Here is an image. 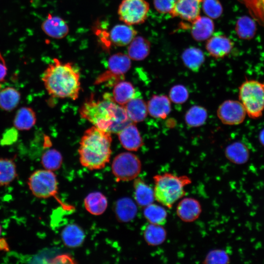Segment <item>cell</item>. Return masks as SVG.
Wrapping results in <instances>:
<instances>
[{"instance_id": "37", "label": "cell", "mask_w": 264, "mask_h": 264, "mask_svg": "<svg viewBox=\"0 0 264 264\" xmlns=\"http://www.w3.org/2000/svg\"><path fill=\"white\" fill-rule=\"evenodd\" d=\"M188 97V91L182 85H175L169 91V98L175 104H183L187 100Z\"/></svg>"}, {"instance_id": "24", "label": "cell", "mask_w": 264, "mask_h": 264, "mask_svg": "<svg viewBox=\"0 0 264 264\" xmlns=\"http://www.w3.org/2000/svg\"><path fill=\"white\" fill-rule=\"evenodd\" d=\"M84 204L88 213L98 216L102 214L106 211L108 206V200L102 193L93 192L86 197Z\"/></svg>"}, {"instance_id": "1", "label": "cell", "mask_w": 264, "mask_h": 264, "mask_svg": "<svg viewBox=\"0 0 264 264\" xmlns=\"http://www.w3.org/2000/svg\"><path fill=\"white\" fill-rule=\"evenodd\" d=\"M81 117L93 126L111 133H118L129 119L124 107L116 104L111 94L106 93L101 99L93 95L86 100L79 110Z\"/></svg>"}, {"instance_id": "7", "label": "cell", "mask_w": 264, "mask_h": 264, "mask_svg": "<svg viewBox=\"0 0 264 264\" xmlns=\"http://www.w3.org/2000/svg\"><path fill=\"white\" fill-rule=\"evenodd\" d=\"M112 173L117 181L134 180L141 171V162L137 156L131 152L119 154L111 164Z\"/></svg>"}, {"instance_id": "41", "label": "cell", "mask_w": 264, "mask_h": 264, "mask_svg": "<svg viewBox=\"0 0 264 264\" xmlns=\"http://www.w3.org/2000/svg\"><path fill=\"white\" fill-rule=\"evenodd\" d=\"M7 71V69L5 61L0 53V89L1 87V83L5 80Z\"/></svg>"}, {"instance_id": "38", "label": "cell", "mask_w": 264, "mask_h": 264, "mask_svg": "<svg viewBox=\"0 0 264 264\" xmlns=\"http://www.w3.org/2000/svg\"><path fill=\"white\" fill-rule=\"evenodd\" d=\"M230 258L227 252L220 249H213L207 254L204 262V264H228Z\"/></svg>"}, {"instance_id": "5", "label": "cell", "mask_w": 264, "mask_h": 264, "mask_svg": "<svg viewBox=\"0 0 264 264\" xmlns=\"http://www.w3.org/2000/svg\"><path fill=\"white\" fill-rule=\"evenodd\" d=\"M239 98L249 117L259 118L264 110V82L245 81L239 87Z\"/></svg>"}, {"instance_id": "12", "label": "cell", "mask_w": 264, "mask_h": 264, "mask_svg": "<svg viewBox=\"0 0 264 264\" xmlns=\"http://www.w3.org/2000/svg\"><path fill=\"white\" fill-rule=\"evenodd\" d=\"M233 47V43L224 35L217 34L207 40L205 48L208 53L216 59L223 58L228 55Z\"/></svg>"}, {"instance_id": "21", "label": "cell", "mask_w": 264, "mask_h": 264, "mask_svg": "<svg viewBox=\"0 0 264 264\" xmlns=\"http://www.w3.org/2000/svg\"><path fill=\"white\" fill-rule=\"evenodd\" d=\"M124 108L129 119L134 123L143 121L148 113L146 103L136 97L129 101Z\"/></svg>"}, {"instance_id": "10", "label": "cell", "mask_w": 264, "mask_h": 264, "mask_svg": "<svg viewBox=\"0 0 264 264\" xmlns=\"http://www.w3.org/2000/svg\"><path fill=\"white\" fill-rule=\"evenodd\" d=\"M131 59L127 54L115 53L108 59V70L100 76L104 81L111 79L122 80L124 74L131 68Z\"/></svg>"}, {"instance_id": "34", "label": "cell", "mask_w": 264, "mask_h": 264, "mask_svg": "<svg viewBox=\"0 0 264 264\" xmlns=\"http://www.w3.org/2000/svg\"><path fill=\"white\" fill-rule=\"evenodd\" d=\"M63 157L57 150L52 149L45 152L41 158V163L45 169L54 171L60 168Z\"/></svg>"}, {"instance_id": "25", "label": "cell", "mask_w": 264, "mask_h": 264, "mask_svg": "<svg viewBox=\"0 0 264 264\" xmlns=\"http://www.w3.org/2000/svg\"><path fill=\"white\" fill-rule=\"evenodd\" d=\"M151 44L146 38L136 36L128 45V55L131 60L142 61L146 58L150 52Z\"/></svg>"}, {"instance_id": "2", "label": "cell", "mask_w": 264, "mask_h": 264, "mask_svg": "<svg viewBox=\"0 0 264 264\" xmlns=\"http://www.w3.org/2000/svg\"><path fill=\"white\" fill-rule=\"evenodd\" d=\"M42 80L47 93L59 98L76 100L81 89L79 69L70 62L54 58L44 71Z\"/></svg>"}, {"instance_id": "15", "label": "cell", "mask_w": 264, "mask_h": 264, "mask_svg": "<svg viewBox=\"0 0 264 264\" xmlns=\"http://www.w3.org/2000/svg\"><path fill=\"white\" fill-rule=\"evenodd\" d=\"M41 27L47 36L56 39L65 38L69 31L68 24L63 18L50 14L43 22Z\"/></svg>"}, {"instance_id": "31", "label": "cell", "mask_w": 264, "mask_h": 264, "mask_svg": "<svg viewBox=\"0 0 264 264\" xmlns=\"http://www.w3.org/2000/svg\"><path fill=\"white\" fill-rule=\"evenodd\" d=\"M144 208L143 215L150 223L161 225L166 223L167 212L163 206L152 203Z\"/></svg>"}, {"instance_id": "3", "label": "cell", "mask_w": 264, "mask_h": 264, "mask_svg": "<svg viewBox=\"0 0 264 264\" xmlns=\"http://www.w3.org/2000/svg\"><path fill=\"white\" fill-rule=\"evenodd\" d=\"M111 133L94 126L84 132L78 149L81 165L90 170L104 168L111 154Z\"/></svg>"}, {"instance_id": "36", "label": "cell", "mask_w": 264, "mask_h": 264, "mask_svg": "<svg viewBox=\"0 0 264 264\" xmlns=\"http://www.w3.org/2000/svg\"><path fill=\"white\" fill-rule=\"evenodd\" d=\"M201 7L206 16L212 19L219 18L223 11L219 0H202Z\"/></svg>"}, {"instance_id": "44", "label": "cell", "mask_w": 264, "mask_h": 264, "mask_svg": "<svg viewBox=\"0 0 264 264\" xmlns=\"http://www.w3.org/2000/svg\"><path fill=\"white\" fill-rule=\"evenodd\" d=\"M1 226H0V236L1 235Z\"/></svg>"}, {"instance_id": "43", "label": "cell", "mask_w": 264, "mask_h": 264, "mask_svg": "<svg viewBox=\"0 0 264 264\" xmlns=\"http://www.w3.org/2000/svg\"><path fill=\"white\" fill-rule=\"evenodd\" d=\"M260 139L263 145H264V130H263L260 135Z\"/></svg>"}, {"instance_id": "11", "label": "cell", "mask_w": 264, "mask_h": 264, "mask_svg": "<svg viewBox=\"0 0 264 264\" xmlns=\"http://www.w3.org/2000/svg\"><path fill=\"white\" fill-rule=\"evenodd\" d=\"M202 1V0H177L170 15L191 22L200 16Z\"/></svg>"}, {"instance_id": "27", "label": "cell", "mask_w": 264, "mask_h": 264, "mask_svg": "<svg viewBox=\"0 0 264 264\" xmlns=\"http://www.w3.org/2000/svg\"><path fill=\"white\" fill-rule=\"evenodd\" d=\"M36 119V113L32 108L22 107L16 112L13 124L16 129L27 131L35 125Z\"/></svg>"}, {"instance_id": "39", "label": "cell", "mask_w": 264, "mask_h": 264, "mask_svg": "<svg viewBox=\"0 0 264 264\" xmlns=\"http://www.w3.org/2000/svg\"><path fill=\"white\" fill-rule=\"evenodd\" d=\"M177 0H154L155 9L162 14H169L173 10Z\"/></svg>"}, {"instance_id": "32", "label": "cell", "mask_w": 264, "mask_h": 264, "mask_svg": "<svg viewBox=\"0 0 264 264\" xmlns=\"http://www.w3.org/2000/svg\"><path fill=\"white\" fill-rule=\"evenodd\" d=\"M208 117L206 109L200 106L191 107L186 112L184 120L190 127H198L203 125Z\"/></svg>"}, {"instance_id": "42", "label": "cell", "mask_w": 264, "mask_h": 264, "mask_svg": "<svg viewBox=\"0 0 264 264\" xmlns=\"http://www.w3.org/2000/svg\"><path fill=\"white\" fill-rule=\"evenodd\" d=\"M9 250V247L7 242L4 238L0 239V250L7 251Z\"/></svg>"}, {"instance_id": "26", "label": "cell", "mask_w": 264, "mask_h": 264, "mask_svg": "<svg viewBox=\"0 0 264 264\" xmlns=\"http://www.w3.org/2000/svg\"><path fill=\"white\" fill-rule=\"evenodd\" d=\"M181 59L184 65L195 72L199 71L205 61L202 50L195 47L186 49L182 53Z\"/></svg>"}, {"instance_id": "16", "label": "cell", "mask_w": 264, "mask_h": 264, "mask_svg": "<svg viewBox=\"0 0 264 264\" xmlns=\"http://www.w3.org/2000/svg\"><path fill=\"white\" fill-rule=\"evenodd\" d=\"M191 34L194 40L201 42L208 40L214 30V23L212 19L207 16H199L191 22H189Z\"/></svg>"}, {"instance_id": "33", "label": "cell", "mask_w": 264, "mask_h": 264, "mask_svg": "<svg viewBox=\"0 0 264 264\" xmlns=\"http://www.w3.org/2000/svg\"><path fill=\"white\" fill-rule=\"evenodd\" d=\"M17 176L16 166L13 160L0 158V186L9 185Z\"/></svg>"}, {"instance_id": "9", "label": "cell", "mask_w": 264, "mask_h": 264, "mask_svg": "<svg viewBox=\"0 0 264 264\" xmlns=\"http://www.w3.org/2000/svg\"><path fill=\"white\" fill-rule=\"evenodd\" d=\"M217 115L220 121L228 125H237L244 120L246 110L240 101L228 100L224 101L217 110Z\"/></svg>"}, {"instance_id": "18", "label": "cell", "mask_w": 264, "mask_h": 264, "mask_svg": "<svg viewBox=\"0 0 264 264\" xmlns=\"http://www.w3.org/2000/svg\"><path fill=\"white\" fill-rule=\"evenodd\" d=\"M149 114L153 117L164 119L171 111V101L165 95H154L148 102Z\"/></svg>"}, {"instance_id": "22", "label": "cell", "mask_w": 264, "mask_h": 264, "mask_svg": "<svg viewBox=\"0 0 264 264\" xmlns=\"http://www.w3.org/2000/svg\"><path fill=\"white\" fill-rule=\"evenodd\" d=\"M111 95L113 101L122 107L136 97L134 87L131 82L126 81L117 82L114 85Z\"/></svg>"}, {"instance_id": "8", "label": "cell", "mask_w": 264, "mask_h": 264, "mask_svg": "<svg viewBox=\"0 0 264 264\" xmlns=\"http://www.w3.org/2000/svg\"><path fill=\"white\" fill-rule=\"evenodd\" d=\"M150 5L145 0H122L119 5V19L130 25L143 23L147 18Z\"/></svg>"}, {"instance_id": "35", "label": "cell", "mask_w": 264, "mask_h": 264, "mask_svg": "<svg viewBox=\"0 0 264 264\" xmlns=\"http://www.w3.org/2000/svg\"><path fill=\"white\" fill-rule=\"evenodd\" d=\"M235 29L240 38L248 39L253 37L256 26L254 22L251 19L244 16L238 20Z\"/></svg>"}, {"instance_id": "13", "label": "cell", "mask_w": 264, "mask_h": 264, "mask_svg": "<svg viewBox=\"0 0 264 264\" xmlns=\"http://www.w3.org/2000/svg\"><path fill=\"white\" fill-rule=\"evenodd\" d=\"M201 211V206L199 201L191 197L182 198L178 203L176 209L177 216L186 222H191L197 220Z\"/></svg>"}, {"instance_id": "28", "label": "cell", "mask_w": 264, "mask_h": 264, "mask_svg": "<svg viewBox=\"0 0 264 264\" xmlns=\"http://www.w3.org/2000/svg\"><path fill=\"white\" fill-rule=\"evenodd\" d=\"M224 153L226 158L236 164L246 163L249 157V150L240 142H235L227 146Z\"/></svg>"}, {"instance_id": "17", "label": "cell", "mask_w": 264, "mask_h": 264, "mask_svg": "<svg viewBox=\"0 0 264 264\" xmlns=\"http://www.w3.org/2000/svg\"><path fill=\"white\" fill-rule=\"evenodd\" d=\"M137 31L132 26L124 24L114 25L109 33L111 43L117 46L128 45L136 36Z\"/></svg>"}, {"instance_id": "19", "label": "cell", "mask_w": 264, "mask_h": 264, "mask_svg": "<svg viewBox=\"0 0 264 264\" xmlns=\"http://www.w3.org/2000/svg\"><path fill=\"white\" fill-rule=\"evenodd\" d=\"M133 197L136 203L140 207L153 203L154 199V189L143 179L136 177L133 182Z\"/></svg>"}, {"instance_id": "30", "label": "cell", "mask_w": 264, "mask_h": 264, "mask_svg": "<svg viewBox=\"0 0 264 264\" xmlns=\"http://www.w3.org/2000/svg\"><path fill=\"white\" fill-rule=\"evenodd\" d=\"M21 99L20 93L15 88L7 87L0 90V109L10 111L19 104Z\"/></svg>"}, {"instance_id": "23", "label": "cell", "mask_w": 264, "mask_h": 264, "mask_svg": "<svg viewBox=\"0 0 264 264\" xmlns=\"http://www.w3.org/2000/svg\"><path fill=\"white\" fill-rule=\"evenodd\" d=\"M64 243L67 247L75 248L80 246L84 241L85 234L83 229L76 224L66 226L61 233Z\"/></svg>"}, {"instance_id": "6", "label": "cell", "mask_w": 264, "mask_h": 264, "mask_svg": "<svg viewBox=\"0 0 264 264\" xmlns=\"http://www.w3.org/2000/svg\"><path fill=\"white\" fill-rule=\"evenodd\" d=\"M27 184L32 194L36 198H54L65 209L71 210L70 206L62 202L57 197L58 182L53 171L46 169L35 171L29 177Z\"/></svg>"}, {"instance_id": "40", "label": "cell", "mask_w": 264, "mask_h": 264, "mask_svg": "<svg viewBox=\"0 0 264 264\" xmlns=\"http://www.w3.org/2000/svg\"><path fill=\"white\" fill-rule=\"evenodd\" d=\"M17 136V132L15 129H10L4 133L1 143L3 145L11 144L16 140Z\"/></svg>"}, {"instance_id": "29", "label": "cell", "mask_w": 264, "mask_h": 264, "mask_svg": "<svg viewBox=\"0 0 264 264\" xmlns=\"http://www.w3.org/2000/svg\"><path fill=\"white\" fill-rule=\"evenodd\" d=\"M143 237L148 245L157 246L165 242L167 232L162 225L149 223L143 229Z\"/></svg>"}, {"instance_id": "4", "label": "cell", "mask_w": 264, "mask_h": 264, "mask_svg": "<svg viewBox=\"0 0 264 264\" xmlns=\"http://www.w3.org/2000/svg\"><path fill=\"white\" fill-rule=\"evenodd\" d=\"M153 179L154 199L168 208H171L176 201L185 195V188L192 182L186 176H177L170 173L156 175Z\"/></svg>"}, {"instance_id": "20", "label": "cell", "mask_w": 264, "mask_h": 264, "mask_svg": "<svg viewBox=\"0 0 264 264\" xmlns=\"http://www.w3.org/2000/svg\"><path fill=\"white\" fill-rule=\"evenodd\" d=\"M114 212L119 221L123 222L130 221L135 217L137 212L136 203L129 198H119L115 204Z\"/></svg>"}, {"instance_id": "14", "label": "cell", "mask_w": 264, "mask_h": 264, "mask_svg": "<svg viewBox=\"0 0 264 264\" xmlns=\"http://www.w3.org/2000/svg\"><path fill=\"white\" fill-rule=\"evenodd\" d=\"M117 134L121 145L126 150L136 151L143 145V140L139 130L133 122L126 125Z\"/></svg>"}]
</instances>
